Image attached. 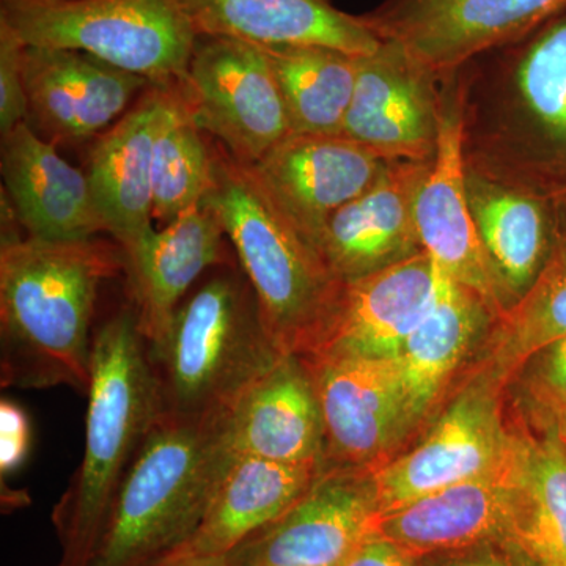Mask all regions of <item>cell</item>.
<instances>
[{"label": "cell", "mask_w": 566, "mask_h": 566, "mask_svg": "<svg viewBox=\"0 0 566 566\" xmlns=\"http://www.w3.org/2000/svg\"><path fill=\"white\" fill-rule=\"evenodd\" d=\"M464 166L546 196L566 192V10L453 71Z\"/></svg>", "instance_id": "obj_1"}, {"label": "cell", "mask_w": 566, "mask_h": 566, "mask_svg": "<svg viewBox=\"0 0 566 566\" xmlns=\"http://www.w3.org/2000/svg\"><path fill=\"white\" fill-rule=\"evenodd\" d=\"M122 270V249L93 238L46 241L3 234L2 387L70 386L87 394L96 297L103 282Z\"/></svg>", "instance_id": "obj_2"}, {"label": "cell", "mask_w": 566, "mask_h": 566, "mask_svg": "<svg viewBox=\"0 0 566 566\" xmlns=\"http://www.w3.org/2000/svg\"><path fill=\"white\" fill-rule=\"evenodd\" d=\"M208 202L218 211L281 354L322 352L340 315L345 282L286 214L255 167L214 150Z\"/></svg>", "instance_id": "obj_3"}, {"label": "cell", "mask_w": 566, "mask_h": 566, "mask_svg": "<svg viewBox=\"0 0 566 566\" xmlns=\"http://www.w3.org/2000/svg\"><path fill=\"white\" fill-rule=\"evenodd\" d=\"M229 415H159L123 476L87 566H172L237 453Z\"/></svg>", "instance_id": "obj_4"}, {"label": "cell", "mask_w": 566, "mask_h": 566, "mask_svg": "<svg viewBox=\"0 0 566 566\" xmlns=\"http://www.w3.org/2000/svg\"><path fill=\"white\" fill-rule=\"evenodd\" d=\"M82 463L52 512L57 566H87L123 476L161 415L134 304L95 331Z\"/></svg>", "instance_id": "obj_5"}, {"label": "cell", "mask_w": 566, "mask_h": 566, "mask_svg": "<svg viewBox=\"0 0 566 566\" xmlns=\"http://www.w3.org/2000/svg\"><path fill=\"white\" fill-rule=\"evenodd\" d=\"M281 356L248 279L214 275L182 300L163 337L148 345L161 416L229 415Z\"/></svg>", "instance_id": "obj_6"}, {"label": "cell", "mask_w": 566, "mask_h": 566, "mask_svg": "<svg viewBox=\"0 0 566 566\" xmlns=\"http://www.w3.org/2000/svg\"><path fill=\"white\" fill-rule=\"evenodd\" d=\"M25 46L80 51L156 85L188 76L197 33L177 0H0Z\"/></svg>", "instance_id": "obj_7"}, {"label": "cell", "mask_w": 566, "mask_h": 566, "mask_svg": "<svg viewBox=\"0 0 566 566\" xmlns=\"http://www.w3.org/2000/svg\"><path fill=\"white\" fill-rule=\"evenodd\" d=\"M178 92L193 123L248 166L294 134L277 77L259 44L197 35Z\"/></svg>", "instance_id": "obj_8"}, {"label": "cell", "mask_w": 566, "mask_h": 566, "mask_svg": "<svg viewBox=\"0 0 566 566\" xmlns=\"http://www.w3.org/2000/svg\"><path fill=\"white\" fill-rule=\"evenodd\" d=\"M505 390L490 374L475 370L420 444L370 469L378 515L497 468L516 434V427L505 422Z\"/></svg>", "instance_id": "obj_9"}, {"label": "cell", "mask_w": 566, "mask_h": 566, "mask_svg": "<svg viewBox=\"0 0 566 566\" xmlns=\"http://www.w3.org/2000/svg\"><path fill=\"white\" fill-rule=\"evenodd\" d=\"M322 409L324 465L375 469L416 428L397 357H305Z\"/></svg>", "instance_id": "obj_10"}, {"label": "cell", "mask_w": 566, "mask_h": 566, "mask_svg": "<svg viewBox=\"0 0 566 566\" xmlns=\"http://www.w3.org/2000/svg\"><path fill=\"white\" fill-rule=\"evenodd\" d=\"M565 10L566 0H382L359 17L441 80Z\"/></svg>", "instance_id": "obj_11"}, {"label": "cell", "mask_w": 566, "mask_h": 566, "mask_svg": "<svg viewBox=\"0 0 566 566\" xmlns=\"http://www.w3.org/2000/svg\"><path fill=\"white\" fill-rule=\"evenodd\" d=\"M376 516L368 469L323 464L296 505L226 557L232 566H342L374 532Z\"/></svg>", "instance_id": "obj_12"}, {"label": "cell", "mask_w": 566, "mask_h": 566, "mask_svg": "<svg viewBox=\"0 0 566 566\" xmlns=\"http://www.w3.org/2000/svg\"><path fill=\"white\" fill-rule=\"evenodd\" d=\"M441 80L395 41L359 55L340 136L387 161H433L441 128Z\"/></svg>", "instance_id": "obj_13"}, {"label": "cell", "mask_w": 566, "mask_h": 566, "mask_svg": "<svg viewBox=\"0 0 566 566\" xmlns=\"http://www.w3.org/2000/svg\"><path fill=\"white\" fill-rule=\"evenodd\" d=\"M441 92L438 147L417 196V229L423 251L436 266L447 277L479 293L499 315L504 312V301L465 193L460 98L453 71L441 77Z\"/></svg>", "instance_id": "obj_14"}, {"label": "cell", "mask_w": 566, "mask_h": 566, "mask_svg": "<svg viewBox=\"0 0 566 566\" xmlns=\"http://www.w3.org/2000/svg\"><path fill=\"white\" fill-rule=\"evenodd\" d=\"M29 125L52 144L103 134L153 84L80 51L25 46Z\"/></svg>", "instance_id": "obj_15"}, {"label": "cell", "mask_w": 566, "mask_h": 566, "mask_svg": "<svg viewBox=\"0 0 566 566\" xmlns=\"http://www.w3.org/2000/svg\"><path fill=\"white\" fill-rule=\"evenodd\" d=\"M516 471L517 430L515 444L493 471L376 516L374 532L417 560L510 538L516 513Z\"/></svg>", "instance_id": "obj_16"}, {"label": "cell", "mask_w": 566, "mask_h": 566, "mask_svg": "<svg viewBox=\"0 0 566 566\" xmlns=\"http://www.w3.org/2000/svg\"><path fill=\"white\" fill-rule=\"evenodd\" d=\"M387 164L344 136L292 134L253 167L286 214L318 248L327 221L367 191Z\"/></svg>", "instance_id": "obj_17"}, {"label": "cell", "mask_w": 566, "mask_h": 566, "mask_svg": "<svg viewBox=\"0 0 566 566\" xmlns=\"http://www.w3.org/2000/svg\"><path fill=\"white\" fill-rule=\"evenodd\" d=\"M431 163L389 161L367 191L327 221L318 249L345 282L424 252L416 203Z\"/></svg>", "instance_id": "obj_18"}, {"label": "cell", "mask_w": 566, "mask_h": 566, "mask_svg": "<svg viewBox=\"0 0 566 566\" xmlns=\"http://www.w3.org/2000/svg\"><path fill=\"white\" fill-rule=\"evenodd\" d=\"M174 85L151 84L139 102L104 132L88 156L96 207L125 259L147 244L153 227V147Z\"/></svg>", "instance_id": "obj_19"}, {"label": "cell", "mask_w": 566, "mask_h": 566, "mask_svg": "<svg viewBox=\"0 0 566 566\" xmlns=\"http://www.w3.org/2000/svg\"><path fill=\"white\" fill-rule=\"evenodd\" d=\"M0 169L14 219L28 237L81 241L106 232L87 172L65 161L28 122L2 136Z\"/></svg>", "instance_id": "obj_20"}, {"label": "cell", "mask_w": 566, "mask_h": 566, "mask_svg": "<svg viewBox=\"0 0 566 566\" xmlns=\"http://www.w3.org/2000/svg\"><path fill=\"white\" fill-rule=\"evenodd\" d=\"M227 431L237 455L323 464L322 409L307 359L282 354L233 406Z\"/></svg>", "instance_id": "obj_21"}, {"label": "cell", "mask_w": 566, "mask_h": 566, "mask_svg": "<svg viewBox=\"0 0 566 566\" xmlns=\"http://www.w3.org/2000/svg\"><path fill=\"white\" fill-rule=\"evenodd\" d=\"M476 234L501 289L504 312L532 289L556 243V197L494 180L464 166Z\"/></svg>", "instance_id": "obj_22"}, {"label": "cell", "mask_w": 566, "mask_h": 566, "mask_svg": "<svg viewBox=\"0 0 566 566\" xmlns=\"http://www.w3.org/2000/svg\"><path fill=\"white\" fill-rule=\"evenodd\" d=\"M226 230L208 199L155 230L147 244L125 259L139 327L155 344L172 322L197 279L222 262Z\"/></svg>", "instance_id": "obj_23"}, {"label": "cell", "mask_w": 566, "mask_h": 566, "mask_svg": "<svg viewBox=\"0 0 566 566\" xmlns=\"http://www.w3.org/2000/svg\"><path fill=\"white\" fill-rule=\"evenodd\" d=\"M197 35L229 36L259 46L316 44L354 55L381 46L360 20L331 0H177Z\"/></svg>", "instance_id": "obj_24"}, {"label": "cell", "mask_w": 566, "mask_h": 566, "mask_svg": "<svg viewBox=\"0 0 566 566\" xmlns=\"http://www.w3.org/2000/svg\"><path fill=\"white\" fill-rule=\"evenodd\" d=\"M439 275L433 259L420 252L348 282L340 315L319 353L398 357L433 305Z\"/></svg>", "instance_id": "obj_25"}, {"label": "cell", "mask_w": 566, "mask_h": 566, "mask_svg": "<svg viewBox=\"0 0 566 566\" xmlns=\"http://www.w3.org/2000/svg\"><path fill=\"white\" fill-rule=\"evenodd\" d=\"M323 464H289L234 455L191 542L172 564L222 557L285 515L322 472Z\"/></svg>", "instance_id": "obj_26"}, {"label": "cell", "mask_w": 566, "mask_h": 566, "mask_svg": "<svg viewBox=\"0 0 566 566\" xmlns=\"http://www.w3.org/2000/svg\"><path fill=\"white\" fill-rule=\"evenodd\" d=\"M495 316L479 293L441 271L433 305L397 357L416 427L433 411L468 354L482 345Z\"/></svg>", "instance_id": "obj_27"}, {"label": "cell", "mask_w": 566, "mask_h": 566, "mask_svg": "<svg viewBox=\"0 0 566 566\" xmlns=\"http://www.w3.org/2000/svg\"><path fill=\"white\" fill-rule=\"evenodd\" d=\"M556 243L532 289L495 316L483 338L476 370L509 389L536 353L566 337V192L556 196Z\"/></svg>", "instance_id": "obj_28"}, {"label": "cell", "mask_w": 566, "mask_h": 566, "mask_svg": "<svg viewBox=\"0 0 566 566\" xmlns=\"http://www.w3.org/2000/svg\"><path fill=\"white\" fill-rule=\"evenodd\" d=\"M516 513L510 538L539 566H566V442L517 420Z\"/></svg>", "instance_id": "obj_29"}, {"label": "cell", "mask_w": 566, "mask_h": 566, "mask_svg": "<svg viewBox=\"0 0 566 566\" xmlns=\"http://www.w3.org/2000/svg\"><path fill=\"white\" fill-rule=\"evenodd\" d=\"M260 48L277 77L294 134L340 136L359 55L316 44Z\"/></svg>", "instance_id": "obj_30"}, {"label": "cell", "mask_w": 566, "mask_h": 566, "mask_svg": "<svg viewBox=\"0 0 566 566\" xmlns=\"http://www.w3.org/2000/svg\"><path fill=\"white\" fill-rule=\"evenodd\" d=\"M212 167L214 150L174 85L153 147V218L167 226L207 199Z\"/></svg>", "instance_id": "obj_31"}, {"label": "cell", "mask_w": 566, "mask_h": 566, "mask_svg": "<svg viewBox=\"0 0 566 566\" xmlns=\"http://www.w3.org/2000/svg\"><path fill=\"white\" fill-rule=\"evenodd\" d=\"M515 381L521 422L531 430L566 438V337L532 356Z\"/></svg>", "instance_id": "obj_32"}, {"label": "cell", "mask_w": 566, "mask_h": 566, "mask_svg": "<svg viewBox=\"0 0 566 566\" xmlns=\"http://www.w3.org/2000/svg\"><path fill=\"white\" fill-rule=\"evenodd\" d=\"M25 44L7 25L0 24V133L2 136L29 120L24 84Z\"/></svg>", "instance_id": "obj_33"}, {"label": "cell", "mask_w": 566, "mask_h": 566, "mask_svg": "<svg viewBox=\"0 0 566 566\" xmlns=\"http://www.w3.org/2000/svg\"><path fill=\"white\" fill-rule=\"evenodd\" d=\"M427 566H539L512 538L490 539L479 545L424 557Z\"/></svg>", "instance_id": "obj_34"}, {"label": "cell", "mask_w": 566, "mask_h": 566, "mask_svg": "<svg viewBox=\"0 0 566 566\" xmlns=\"http://www.w3.org/2000/svg\"><path fill=\"white\" fill-rule=\"evenodd\" d=\"M32 442L31 420L20 405L2 398L0 403V471L9 476L24 464Z\"/></svg>", "instance_id": "obj_35"}, {"label": "cell", "mask_w": 566, "mask_h": 566, "mask_svg": "<svg viewBox=\"0 0 566 566\" xmlns=\"http://www.w3.org/2000/svg\"><path fill=\"white\" fill-rule=\"evenodd\" d=\"M394 543L371 532L342 566H420Z\"/></svg>", "instance_id": "obj_36"}, {"label": "cell", "mask_w": 566, "mask_h": 566, "mask_svg": "<svg viewBox=\"0 0 566 566\" xmlns=\"http://www.w3.org/2000/svg\"><path fill=\"white\" fill-rule=\"evenodd\" d=\"M174 566H232L230 565L229 558L222 557H203V558H191V560L180 562V564Z\"/></svg>", "instance_id": "obj_37"}, {"label": "cell", "mask_w": 566, "mask_h": 566, "mask_svg": "<svg viewBox=\"0 0 566 566\" xmlns=\"http://www.w3.org/2000/svg\"><path fill=\"white\" fill-rule=\"evenodd\" d=\"M564 439H565V442H566V438H564Z\"/></svg>", "instance_id": "obj_38"}]
</instances>
